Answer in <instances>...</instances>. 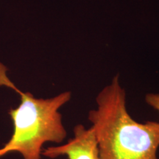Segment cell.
Returning a JSON list of instances; mask_svg holds the SVG:
<instances>
[{
    "label": "cell",
    "mask_w": 159,
    "mask_h": 159,
    "mask_svg": "<svg viewBox=\"0 0 159 159\" xmlns=\"http://www.w3.org/2000/svg\"><path fill=\"white\" fill-rule=\"evenodd\" d=\"M96 102L88 119L101 159H159V122L132 118L119 75L99 91Z\"/></svg>",
    "instance_id": "obj_1"
},
{
    "label": "cell",
    "mask_w": 159,
    "mask_h": 159,
    "mask_svg": "<svg viewBox=\"0 0 159 159\" xmlns=\"http://www.w3.org/2000/svg\"><path fill=\"white\" fill-rule=\"evenodd\" d=\"M7 68L0 63V86L13 89L21 102L9 114L13 123V134L2 148L0 158L17 152L24 159H41L42 147L47 142L59 144L67 136L59 109L71 99L70 91L52 98H35L31 93L20 91L7 77Z\"/></svg>",
    "instance_id": "obj_2"
},
{
    "label": "cell",
    "mask_w": 159,
    "mask_h": 159,
    "mask_svg": "<svg viewBox=\"0 0 159 159\" xmlns=\"http://www.w3.org/2000/svg\"><path fill=\"white\" fill-rule=\"evenodd\" d=\"M41 155L49 158L66 156L68 159H101L92 128H86L81 124L75 127L74 136L65 144L46 148Z\"/></svg>",
    "instance_id": "obj_3"
},
{
    "label": "cell",
    "mask_w": 159,
    "mask_h": 159,
    "mask_svg": "<svg viewBox=\"0 0 159 159\" xmlns=\"http://www.w3.org/2000/svg\"><path fill=\"white\" fill-rule=\"evenodd\" d=\"M145 101L148 105H150L159 113V94L148 93L145 96Z\"/></svg>",
    "instance_id": "obj_4"
}]
</instances>
